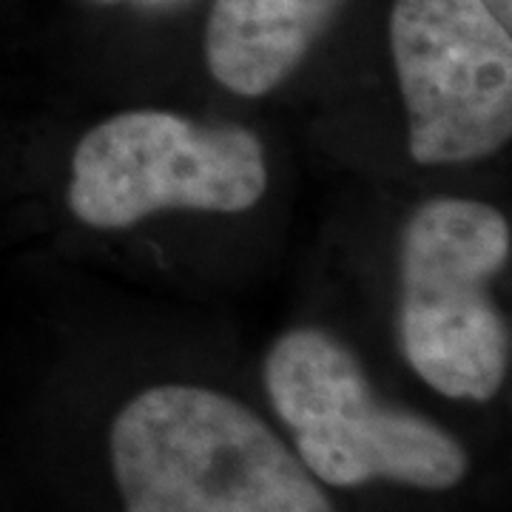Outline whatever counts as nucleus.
I'll list each match as a JSON object with an SVG mask.
<instances>
[{
  "mask_svg": "<svg viewBox=\"0 0 512 512\" xmlns=\"http://www.w3.org/2000/svg\"><path fill=\"white\" fill-rule=\"evenodd\" d=\"M126 512H333L311 470L237 399L160 384L111 424Z\"/></svg>",
  "mask_w": 512,
  "mask_h": 512,
  "instance_id": "1",
  "label": "nucleus"
},
{
  "mask_svg": "<svg viewBox=\"0 0 512 512\" xmlns=\"http://www.w3.org/2000/svg\"><path fill=\"white\" fill-rule=\"evenodd\" d=\"M510 248L507 217L478 200H427L404 225V359L447 399L490 402L507 382L510 330L495 305L493 279Z\"/></svg>",
  "mask_w": 512,
  "mask_h": 512,
  "instance_id": "2",
  "label": "nucleus"
},
{
  "mask_svg": "<svg viewBox=\"0 0 512 512\" xmlns=\"http://www.w3.org/2000/svg\"><path fill=\"white\" fill-rule=\"evenodd\" d=\"M265 387L299 461L330 487L384 478L450 490L470 470L458 439L419 413L384 404L359 359L328 330L282 333L265 359Z\"/></svg>",
  "mask_w": 512,
  "mask_h": 512,
  "instance_id": "3",
  "label": "nucleus"
},
{
  "mask_svg": "<svg viewBox=\"0 0 512 512\" xmlns=\"http://www.w3.org/2000/svg\"><path fill=\"white\" fill-rule=\"evenodd\" d=\"M268 191L254 131L200 126L171 111H123L83 134L69 208L92 228H128L160 211H251Z\"/></svg>",
  "mask_w": 512,
  "mask_h": 512,
  "instance_id": "4",
  "label": "nucleus"
},
{
  "mask_svg": "<svg viewBox=\"0 0 512 512\" xmlns=\"http://www.w3.org/2000/svg\"><path fill=\"white\" fill-rule=\"evenodd\" d=\"M390 52L416 163H476L510 143L512 37L484 0H396Z\"/></svg>",
  "mask_w": 512,
  "mask_h": 512,
  "instance_id": "5",
  "label": "nucleus"
},
{
  "mask_svg": "<svg viewBox=\"0 0 512 512\" xmlns=\"http://www.w3.org/2000/svg\"><path fill=\"white\" fill-rule=\"evenodd\" d=\"M345 0H214L205 23V63L242 97L274 92L308 57Z\"/></svg>",
  "mask_w": 512,
  "mask_h": 512,
  "instance_id": "6",
  "label": "nucleus"
},
{
  "mask_svg": "<svg viewBox=\"0 0 512 512\" xmlns=\"http://www.w3.org/2000/svg\"><path fill=\"white\" fill-rule=\"evenodd\" d=\"M484 3H487V6L493 9L495 15H498V18L504 20L507 26H510V18H512V0H484Z\"/></svg>",
  "mask_w": 512,
  "mask_h": 512,
  "instance_id": "7",
  "label": "nucleus"
}]
</instances>
